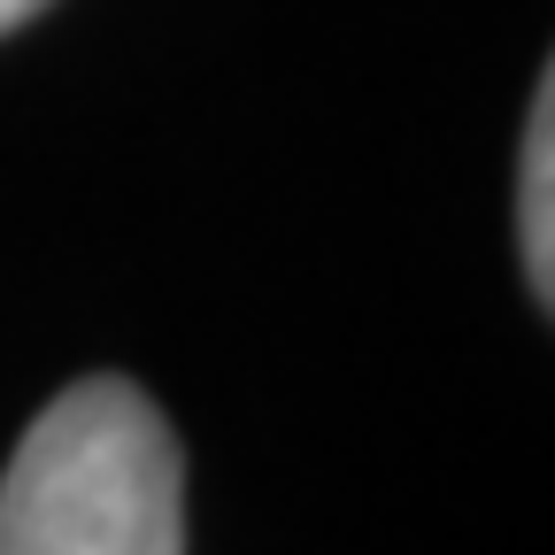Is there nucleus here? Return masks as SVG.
Instances as JSON below:
<instances>
[{"label":"nucleus","instance_id":"obj_3","mask_svg":"<svg viewBox=\"0 0 555 555\" xmlns=\"http://www.w3.org/2000/svg\"><path fill=\"white\" fill-rule=\"evenodd\" d=\"M47 9V0H0V31H16V24H31Z\"/></svg>","mask_w":555,"mask_h":555},{"label":"nucleus","instance_id":"obj_1","mask_svg":"<svg viewBox=\"0 0 555 555\" xmlns=\"http://www.w3.org/2000/svg\"><path fill=\"white\" fill-rule=\"evenodd\" d=\"M0 555H185V470L131 378L54 393L0 470Z\"/></svg>","mask_w":555,"mask_h":555},{"label":"nucleus","instance_id":"obj_2","mask_svg":"<svg viewBox=\"0 0 555 555\" xmlns=\"http://www.w3.org/2000/svg\"><path fill=\"white\" fill-rule=\"evenodd\" d=\"M517 240L532 294L555 301V86H540L532 124H525V178H517Z\"/></svg>","mask_w":555,"mask_h":555}]
</instances>
